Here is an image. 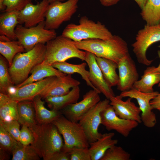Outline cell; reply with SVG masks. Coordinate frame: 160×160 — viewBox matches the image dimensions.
<instances>
[{
	"mask_svg": "<svg viewBox=\"0 0 160 160\" xmlns=\"http://www.w3.org/2000/svg\"><path fill=\"white\" fill-rule=\"evenodd\" d=\"M29 127L34 138L31 145L44 160H50L54 155L63 149L64 143L61 134L52 123H37Z\"/></svg>",
	"mask_w": 160,
	"mask_h": 160,
	"instance_id": "1",
	"label": "cell"
},
{
	"mask_svg": "<svg viewBox=\"0 0 160 160\" xmlns=\"http://www.w3.org/2000/svg\"><path fill=\"white\" fill-rule=\"evenodd\" d=\"M73 42L81 50L90 52L97 57L111 60L117 63L129 54L127 43L118 35H113L108 39H88Z\"/></svg>",
	"mask_w": 160,
	"mask_h": 160,
	"instance_id": "2",
	"label": "cell"
},
{
	"mask_svg": "<svg viewBox=\"0 0 160 160\" xmlns=\"http://www.w3.org/2000/svg\"><path fill=\"white\" fill-rule=\"evenodd\" d=\"M46 45L39 43L31 49L19 53L15 57L9 68V73L14 84L18 85L28 77L31 70L44 61Z\"/></svg>",
	"mask_w": 160,
	"mask_h": 160,
	"instance_id": "3",
	"label": "cell"
},
{
	"mask_svg": "<svg viewBox=\"0 0 160 160\" xmlns=\"http://www.w3.org/2000/svg\"><path fill=\"white\" fill-rule=\"evenodd\" d=\"M62 35L76 41L93 39H108L113 35L104 24L94 21L86 16L81 17L78 24H68Z\"/></svg>",
	"mask_w": 160,
	"mask_h": 160,
	"instance_id": "4",
	"label": "cell"
},
{
	"mask_svg": "<svg viewBox=\"0 0 160 160\" xmlns=\"http://www.w3.org/2000/svg\"><path fill=\"white\" fill-rule=\"evenodd\" d=\"M46 44L45 55L43 61L44 63L52 65L72 58L85 60L86 52L78 48L73 40L62 35Z\"/></svg>",
	"mask_w": 160,
	"mask_h": 160,
	"instance_id": "5",
	"label": "cell"
},
{
	"mask_svg": "<svg viewBox=\"0 0 160 160\" xmlns=\"http://www.w3.org/2000/svg\"><path fill=\"white\" fill-rule=\"evenodd\" d=\"M52 123L57 127L64 140V149L70 152L73 148H88L89 144L79 122L72 121L61 114Z\"/></svg>",
	"mask_w": 160,
	"mask_h": 160,
	"instance_id": "6",
	"label": "cell"
},
{
	"mask_svg": "<svg viewBox=\"0 0 160 160\" xmlns=\"http://www.w3.org/2000/svg\"><path fill=\"white\" fill-rule=\"evenodd\" d=\"M15 32L17 40L26 51L31 49L39 44H45L57 36L55 30L45 28V20L30 28L18 24L15 28Z\"/></svg>",
	"mask_w": 160,
	"mask_h": 160,
	"instance_id": "7",
	"label": "cell"
},
{
	"mask_svg": "<svg viewBox=\"0 0 160 160\" xmlns=\"http://www.w3.org/2000/svg\"><path fill=\"white\" fill-rule=\"evenodd\" d=\"M160 41V23L154 25L146 24L137 32L135 41L132 44V51L138 62L149 66L153 61L147 58L146 52L153 43Z\"/></svg>",
	"mask_w": 160,
	"mask_h": 160,
	"instance_id": "8",
	"label": "cell"
},
{
	"mask_svg": "<svg viewBox=\"0 0 160 160\" xmlns=\"http://www.w3.org/2000/svg\"><path fill=\"white\" fill-rule=\"evenodd\" d=\"M79 0L50 3L45 14V28L55 30L63 23L69 21L77 10Z\"/></svg>",
	"mask_w": 160,
	"mask_h": 160,
	"instance_id": "9",
	"label": "cell"
},
{
	"mask_svg": "<svg viewBox=\"0 0 160 160\" xmlns=\"http://www.w3.org/2000/svg\"><path fill=\"white\" fill-rule=\"evenodd\" d=\"M110 101L107 99L98 103L84 115L79 121L82 127L89 144L94 142L102 136L98 128L102 124L101 113L110 105Z\"/></svg>",
	"mask_w": 160,
	"mask_h": 160,
	"instance_id": "10",
	"label": "cell"
},
{
	"mask_svg": "<svg viewBox=\"0 0 160 160\" xmlns=\"http://www.w3.org/2000/svg\"><path fill=\"white\" fill-rule=\"evenodd\" d=\"M158 91L151 92H144L133 88L125 92H121L120 95L122 98L130 97L136 99L141 110L142 122L146 127L151 128L156 125L157 121L155 114L153 111V109L150 102L158 94Z\"/></svg>",
	"mask_w": 160,
	"mask_h": 160,
	"instance_id": "11",
	"label": "cell"
},
{
	"mask_svg": "<svg viewBox=\"0 0 160 160\" xmlns=\"http://www.w3.org/2000/svg\"><path fill=\"white\" fill-rule=\"evenodd\" d=\"M100 94L93 89L87 92L83 99L72 104L60 111L68 119L78 122L82 116L100 101Z\"/></svg>",
	"mask_w": 160,
	"mask_h": 160,
	"instance_id": "12",
	"label": "cell"
},
{
	"mask_svg": "<svg viewBox=\"0 0 160 160\" xmlns=\"http://www.w3.org/2000/svg\"><path fill=\"white\" fill-rule=\"evenodd\" d=\"M102 124L108 131L115 130L125 137L138 125L136 121L120 118L110 105L101 113Z\"/></svg>",
	"mask_w": 160,
	"mask_h": 160,
	"instance_id": "13",
	"label": "cell"
},
{
	"mask_svg": "<svg viewBox=\"0 0 160 160\" xmlns=\"http://www.w3.org/2000/svg\"><path fill=\"white\" fill-rule=\"evenodd\" d=\"M56 76L47 77L41 80L31 83L18 88L14 86L9 89L8 95L13 100L19 102L32 100L49 86Z\"/></svg>",
	"mask_w": 160,
	"mask_h": 160,
	"instance_id": "14",
	"label": "cell"
},
{
	"mask_svg": "<svg viewBox=\"0 0 160 160\" xmlns=\"http://www.w3.org/2000/svg\"><path fill=\"white\" fill-rule=\"evenodd\" d=\"M119 82L118 90L121 92L128 91L133 88L135 83L138 80L139 74L136 64L129 53L118 63Z\"/></svg>",
	"mask_w": 160,
	"mask_h": 160,
	"instance_id": "15",
	"label": "cell"
},
{
	"mask_svg": "<svg viewBox=\"0 0 160 160\" xmlns=\"http://www.w3.org/2000/svg\"><path fill=\"white\" fill-rule=\"evenodd\" d=\"M49 3L48 0H42L36 4L32 3L28 4L19 12V24H24L26 28H30L44 21Z\"/></svg>",
	"mask_w": 160,
	"mask_h": 160,
	"instance_id": "16",
	"label": "cell"
},
{
	"mask_svg": "<svg viewBox=\"0 0 160 160\" xmlns=\"http://www.w3.org/2000/svg\"><path fill=\"white\" fill-rule=\"evenodd\" d=\"M85 60L89 68V80L92 84L100 93L108 99L115 95L111 88L105 81L102 71L99 66L95 56L86 52Z\"/></svg>",
	"mask_w": 160,
	"mask_h": 160,
	"instance_id": "17",
	"label": "cell"
},
{
	"mask_svg": "<svg viewBox=\"0 0 160 160\" xmlns=\"http://www.w3.org/2000/svg\"><path fill=\"white\" fill-rule=\"evenodd\" d=\"M120 95L114 96L109 99L110 105L113 108L116 114L122 119L135 121L139 124L142 123L140 114L141 110L139 107L128 97L126 101L122 100Z\"/></svg>",
	"mask_w": 160,
	"mask_h": 160,
	"instance_id": "18",
	"label": "cell"
},
{
	"mask_svg": "<svg viewBox=\"0 0 160 160\" xmlns=\"http://www.w3.org/2000/svg\"><path fill=\"white\" fill-rule=\"evenodd\" d=\"M80 84V82L73 78L71 74L57 76L50 85L39 95L44 99L48 97L65 95L70 92V89Z\"/></svg>",
	"mask_w": 160,
	"mask_h": 160,
	"instance_id": "19",
	"label": "cell"
},
{
	"mask_svg": "<svg viewBox=\"0 0 160 160\" xmlns=\"http://www.w3.org/2000/svg\"><path fill=\"white\" fill-rule=\"evenodd\" d=\"M31 75L23 82L15 86L18 88L27 84L41 80L47 77L64 76L65 74L54 67L52 65L43 62L37 65L31 70Z\"/></svg>",
	"mask_w": 160,
	"mask_h": 160,
	"instance_id": "20",
	"label": "cell"
},
{
	"mask_svg": "<svg viewBox=\"0 0 160 160\" xmlns=\"http://www.w3.org/2000/svg\"><path fill=\"white\" fill-rule=\"evenodd\" d=\"M114 135L113 132L106 133L96 141L89 143V149L91 160H101L106 151L117 143L118 140L113 139Z\"/></svg>",
	"mask_w": 160,
	"mask_h": 160,
	"instance_id": "21",
	"label": "cell"
},
{
	"mask_svg": "<svg viewBox=\"0 0 160 160\" xmlns=\"http://www.w3.org/2000/svg\"><path fill=\"white\" fill-rule=\"evenodd\" d=\"M79 86L72 88L67 94L57 96L48 97L44 99L52 110L60 111L65 107L77 102L80 96Z\"/></svg>",
	"mask_w": 160,
	"mask_h": 160,
	"instance_id": "22",
	"label": "cell"
},
{
	"mask_svg": "<svg viewBox=\"0 0 160 160\" xmlns=\"http://www.w3.org/2000/svg\"><path fill=\"white\" fill-rule=\"evenodd\" d=\"M160 81V74L157 67L148 66L144 70L139 80L134 84L133 88L142 92H151L154 91L153 86Z\"/></svg>",
	"mask_w": 160,
	"mask_h": 160,
	"instance_id": "23",
	"label": "cell"
},
{
	"mask_svg": "<svg viewBox=\"0 0 160 160\" xmlns=\"http://www.w3.org/2000/svg\"><path fill=\"white\" fill-rule=\"evenodd\" d=\"M19 11H11L3 12L0 16V34L7 37L11 40H16L15 28L19 24Z\"/></svg>",
	"mask_w": 160,
	"mask_h": 160,
	"instance_id": "24",
	"label": "cell"
},
{
	"mask_svg": "<svg viewBox=\"0 0 160 160\" xmlns=\"http://www.w3.org/2000/svg\"><path fill=\"white\" fill-rule=\"evenodd\" d=\"M52 65L61 72L66 74H72L77 73L80 74L83 79L85 81L87 84L100 93L95 88L90 81L89 71L86 69V63H83L78 64H72L65 61L56 62L52 64Z\"/></svg>",
	"mask_w": 160,
	"mask_h": 160,
	"instance_id": "25",
	"label": "cell"
},
{
	"mask_svg": "<svg viewBox=\"0 0 160 160\" xmlns=\"http://www.w3.org/2000/svg\"><path fill=\"white\" fill-rule=\"evenodd\" d=\"M95 57L97 63L107 84L111 87L117 86L119 80V75L116 71L118 68V63L109 59Z\"/></svg>",
	"mask_w": 160,
	"mask_h": 160,
	"instance_id": "26",
	"label": "cell"
},
{
	"mask_svg": "<svg viewBox=\"0 0 160 160\" xmlns=\"http://www.w3.org/2000/svg\"><path fill=\"white\" fill-rule=\"evenodd\" d=\"M41 98L38 95L32 100L37 122L41 124L52 123L62 113L60 111L49 110L46 108Z\"/></svg>",
	"mask_w": 160,
	"mask_h": 160,
	"instance_id": "27",
	"label": "cell"
},
{
	"mask_svg": "<svg viewBox=\"0 0 160 160\" xmlns=\"http://www.w3.org/2000/svg\"><path fill=\"white\" fill-rule=\"evenodd\" d=\"M17 103L8 94L0 93V121L18 120Z\"/></svg>",
	"mask_w": 160,
	"mask_h": 160,
	"instance_id": "28",
	"label": "cell"
},
{
	"mask_svg": "<svg viewBox=\"0 0 160 160\" xmlns=\"http://www.w3.org/2000/svg\"><path fill=\"white\" fill-rule=\"evenodd\" d=\"M140 15L147 25L160 23V0H148L141 9Z\"/></svg>",
	"mask_w": 160,
	"mask_h": 160,
	"instance_id": "29",
	"label": "cell"
},
{
	"mask_svg": "<svg viewBox=\"0 0 160 160\" xmlns=\"http://www.w3.org/2000/svg\"><path fill=\"white\" fill-rule=\"evenodd\" d=\"M17 107L18 121L20 124L29 127L37 123L34 114L33 101L24 100L18 102Z\"/></svg>",
	"mask_w": 160,
	"mask_h": 160,
	"instance_id": "30",
	"label": "cell"
},
{
	"mask_svg": "<svg viewBox=\"0 0 160 160\" xmlns=\"http://www.w3.org/2000/svg\"><path fill=\"white\" fill-rule=\"evenodd\" d=\"M25 51L24 47L18 40L0 41V53L6 59L9 66L12 64L15 56Z\"/></svg>",
	"mask_w": 160,
	"mask_h": 160,
	"instance_id": "31",
	"label": "cell"
},
{
	"mask_svg": "<svg viewBox=\"0 0 160 160\" xmlns=\"http://www.w3.org/2000/svg\"><path fill=\"white\" fill-rule=\"evenodd\" d=\"M12 160H39L40 157L31 145L20 144L12 152Z\"/></svg>",
	"mask_w": 160,
	"mask_h": 160,
	"instance_id": "32",
	"label": "cell"
},
{
	"mask_svg": "<svg viewBox=\"0 0 160 160\" xmlns=\"http://www.w3.org/2000/svg\"><path fill=\"white\" fill-rule=\"evenodd\" d=\"M6 59L0 56V93L8 94L9 89L14 86L8 68Z\"/></svg>",
	"mask_w": 160,
	"mask_h": 160,
	"instance_id": "33",
	"label": "cell"
},
{
	"mask_svg": "<svg viewBox=\"0 0 160 160\" xmlns=\"http://www.w3.org/2000/svg\"><path fill=\"white\" fill-rule=\"evenodd\" d=\"M20 144L0 123V148L12 153L14 150Z\"/></svg>",
	"mask_w": 160,
	"mask_h": 160,
	"instance_id": "34",
	"label": "cell"
},
{
	"mask_svg": "<svg viewBox=\"0 0 160 160\" xmlns=\"http://www.w3.org/2000/svg\"><path fill=\"white\" fill-rule=\"evenodd\" d=\"M130 154L121 147L114 145L106 152L101 160H129Z\"/></svg>",
	"mask_w": 160,
	"mask_h": 160,
	"instance_id": "35",
	"label": "cell"
},
{
	"mask_svg": "<svg viewBox=\"0 0 160 160\" xmlns=\"http://www.w3.org/2000/svg\"><path fill=\"white\" fill-rule=\"evenodd\" d=\"M6 130L17 141L19 142L20 130V123L17 120L0 121Z\"/></svg>",
	"mask_w": 160,
	"mask_h": 160,
	"instance_id": "36",
	"label": "cell"
},
{
	"mask_svg": "<svg viewBox=\"0 0 160 160\" xmlns=\"http://www.w3.org/2000/svg\"><path fill=\"white\" fill-rule=\"evenodd\" d=\"M32 0H4V3L6 7V9L4 12L11 11H20L27 5L32 3Z\"/></svg>",
	"mask_w": 160,
	"mask_h": 160,
	"instance_id": "37",
	"label": "cell"
},
{
	"mask_svg": "<svg viewBox=\"0 0 160 160\" xmlns=\"http://www.w3.org/2000/svg\"><path fill=\"white\" fill-rule=\"evenodd\" d=\"M70 153V160H91L88 148H73Z\"/></svg>",
	"mask_w": 160,
	"mask_h": 160,
	"instance_id": "38",
	"label": "cell"
},
{
	"mask_svg": "<svg viewBox=\"0 0 160 160\" xmlns=\"http://www.w3.org/2000/svg\"><path fill=\"white\" fill-rule=\"evenodd\" d=\"M34 140L32 132L29 127L26 125H22L20 129L19 142L24 145L31 144Z\"/></svg>",
	"mask_w": 160,
	"mask_h": 160,
	"instance_id": "39",
	"label": "cell"
},
{
	"mask_svg": "<svg viewBox=\"0 0 160 160\" xmlns=\"http://www.w3.org/2000/svg\"><path fill=\"white\" fill-rule=\"evenodd\" d=\"M50 160H70V153L63 149L56 153Z\"/></svg>",
	"mask_w": 160,
	"mask_h": 160,
	"instance_id": "40",
	"label": "cell"
},
{
	"mask_svg": "<svg viewBox=\"0 0 160 160\" xmlns=\"http://www.w3.org/2000/svg\"><path fill=\"white\" fill-rule=\"evenodd\" d=\"M150 104L153 109L160 110V93L159 92L157 95L151 100Z\"/></svg>",
	"mask_w": 160,
	"mask_h": 160,
	"instance_id": "41",
	"label": "cell"
},
{
	"mask_svg": "<svg viewBox=\"0 0 160 160\" xmlns=\"http://www.w3.org/2000/svg\"><path fill=\"white\" fill-rule=\"evenodd\" d=\"M101 4L105 7H109L116 4L120 0H99Z\"/></svg>",
	"mask_w": 160,
	"mask_h": 160,
	"instance_id": "42",
	"label": "cell"
},
{
	"mask_svg": "<svg viewBox=\"0 0 160 160\" xmlns=\"http://www.w3.org/2000/svg\"><path fill=\"white\" fill-rule=\"evenodd\" d=\"M9 153L0 148V160L8 159Z\"/></svg>",
	"mask_w": 160,
	"mask_h": 160,
	"instance_id": "43",
	"label": "cell"
},
{
	"mask_svg": "<svg viewBox=\"0 0 160 160\" xmlns=\"http://www.w3.org/2000/svg\"><path fill=\"white\" fill-rule=\"evenodd\" d=\"M142 9L145 6L148 0H134Z\"/></svg>",
	"mask_w": 160,
	"mask_h": 160,
	"instance_id": "44",
	"label": "cell"
},
{
	"mask_svg": "<svg viewBox=\"0 0 160 160\" xmlns=\"http://www.w3.org/2000/svg\"><path fill=\"white\" fill-rule=\"evenodd\" d=\"M4 0H0V10L1 12H4L6 9V7L4 3Z\"/></svg>",
	"mask_w": 160,
	"mask_h": 160,
	"instance_id": "45",
	"label": "cell"
},
{
	"mask_svg": "<svg viewBox=\"0 0 160 160\" xmlns=\"http://www.w3.org/2000/svg\"><path fill=\"white\" fill-rule=\"evenodd\" d=\"M11 40L7 37L4 35H0V41H6Z\"/></svg>",
	"mask_w": 160,
	"mask_h": 160,
	"instance_id": "46",
	"label": "cell"
},
{
	"mask_svg": "<svg viewBox=\"0 0 160 160\" xmlns=\"http://www.w3.org/2000/svg\"><path fill=\"white\" fill-rule=\"evenodd\" d=\"M157 54L160 59V63L158 66L157 67L158 69L160 74V50H158L157 51ZM158 87L160 88V81L158 84Z\"/></svg>",
	"mask_w": 160,
	"mask_h": 160,
	"instance_id": "47",
	"label": "cell"
},
{
	"mask_svg": "<svg viewBox=\"0 0 160 160\" xmlns=\"http://www.w3.org/2000/svg\"><path fill=\"white\" fill-rule=\"evenodd\" d=\"M49 3H52V2L55 1H60L62 2H63L65 1V0H48Z\"/></svg>",
	"mask_w": 160,
	"mask_h": 160,
	"instance_id": "48",
	"label": "cell"
},
{
	"mask_svg": "<svg viewBox=\"0 0 160 160\" xmlns=\"http://www.w3.org/2000/svg\"><path fill=\"white\" fill-rule=\"evenodd\" d=\"M159 112H160V110H159Z\"/></svg>",
	"mask_w": 160,
	"mask_h": 160,
	"instance_id": "49",
	"label": "cell"
}]
</instances>
